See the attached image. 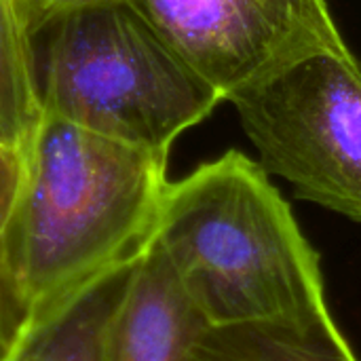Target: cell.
<instances>
[{"label": "cell", "mask_w": 361, "mask_h": 361, "mask_svg": "<svg viewBox=\"0 0 361 361\" xmlns=\"http://www.w3.org/2000/svg\"><path fill=\"white\" fill-rule=\"evenodd\" d=\"M167 157L42 114L23 157L13 222L27 326L150 245L169 184Z\"/></svg>", "instance_id": "1"}, {"label": "cell", "mask_w": 361, "mask_h": 361, "mask_svg": "<svg viewBox=\"0 0 361 361\" xmlns=\"http://www.w3.org/2000/svg\"><path fill=\"white\" fill-rule=\"evenodd\" d=\"M152 243L207 326L330 311L319 254L264 167L239 150L167 184Z\"/></svg>", "instance_id": "2"}, {"label": "cell", "mask_w": 361, "mask_h": 361, "mask_svg": "<svg viewBox=\"0 0 361 361\" xmlns=\"http://www.w3.org/2000/svg\"><path fill=\"white\" fill-rule=\"evenodd\" d=\"M38 95L42 114L169 154L224 102L131 0H93L49 25Z\"/></svg>", "instance_id": "3"}, {"label": "cell", "mask_w": 361, "mask_h": 361, "mask_svg": "<svg viewBox=\"0 0 361 361\" xmlns=\"http://www.w3.org/2000/svg\"><path fill=\"white\" fill-rule=\"evenodd\" d=\"M228 102L267 173L361 222V66L349 49L313 53Z\"/></svg>", "instance_id": "4"}, {"label": "cell", "mask_w": 361, "mask_h": 361, "mask_svg": "<svg viewBox=\"0 0 361 361\" xmlns=\"http://www.w3.org/2000/svg\"><path fill=\"white\" fill-rule=\"evenodd\" d=\"M224 102L288 66L349 49L326 0H131Z\"/></svg>", "instance_id": "5"}, {"label": "cell", "mask_w": 361, "mask_h": 361, "mask_svg": "<svg viewBox=\"0 0 361 361\" xmlns=\"http://www.w3.org/2000/svg\"><path fill=\"white\" fill-rule=\"evenodd\" d=\"M205 326L165 254L150 241L110 317L104 361H190Z\"/></svg>", "instance_id": "6"}, {"label": "cell", "mask_w": 361, "mask_h": 361, "mask_svg": "<svg viewBox=\"0 0 361 361\" xmlns=\"http://www.w3.org/2000/svg\"><path fill=\"white\" fill-rule=\"evenodd\" d=\"M190 361H360L349 341L322 313L311 319L205 326Z\"/></svg>", "instance_id": "7"}, {"label": "cell", "mask_w": 361, "mask_h": 361, "mask_svg": "<svg viewBox=\"0 0 361 361\" xmlns=\"http://www.w3.org/2000/svg\"><path fill=\"white\" fill-rule=\"evenodd\" d=\"M133 262L95 281L53 315L30 324L8 361H104L106 330Z\"/></svg>", "instance_id": "8"}, {"label": "cell", "mask_w": 361, "mask_h": 361, "mask_svg": "<svg viewBox=\"0 0 361 361\" xmlns=\"http://www.w3.org/2000/svg\"><path fill=\"white\" fill-rule=\"evenodd\" d=\"M42 118L34 38L19 0H0V140L23 157Z\"/></svg>", "instance_id": "9"}, {"label": "cell", "mask_w": 361, "mask_h": 361, "mask_svg": "<svg viewBox=\"0 0 361 361\" xmlns=\"http://www.w3.org/2000/svg\"><path fill=\"white\" fill-rule=\"evenodd\" d=\"M23 154L0 144V341L11 349L27 326V311L19 288L13 250V222L23 186Z\"/></svg>", "instance_id": "10"}, {"label": "cell", "mask_w": 361, "mask_h": 361, "mask_svg": "<svg viewBox=\"0 0 361 361\" xmlns=\"http://www.w3.org/2000/svg\"><path fill=\"white\" fill-rule=\"evenodd\" d=\"M21 8H23V17L25 23L30 27L32 38H36L38 34H42L47 30V25L61 15L68 8H74L78 4L85 2H93V0H19Z\"/></svg>", "instance_id": "11"}, {"label": "cell", "mask_w": 361, "mask_h": 361, "mask_svg": "<svg viewBox=\"0 0 361 361\" xmlns=\"http://www.w3.org/2000/svg\"><path fill=\"white\" fill-rule=\"evenodd\" d=\"M8 355H11V347L0 341V361H8Z\"/></svg>", "instance_id": "12"}, {"label": "cell", "mask_w": 361, "mask_h": 361, "mask_svg": "<svg viewBox=\"0 0 361 361\" xmlns=\"http://www.w3.org/2000/svg\"><path fill=\"white\" fill-rule=\"evenodd\" d=\"M0 144H4V142H2V140H0Z\"/></svg>", "instance_id": "13"}]
</instances>
